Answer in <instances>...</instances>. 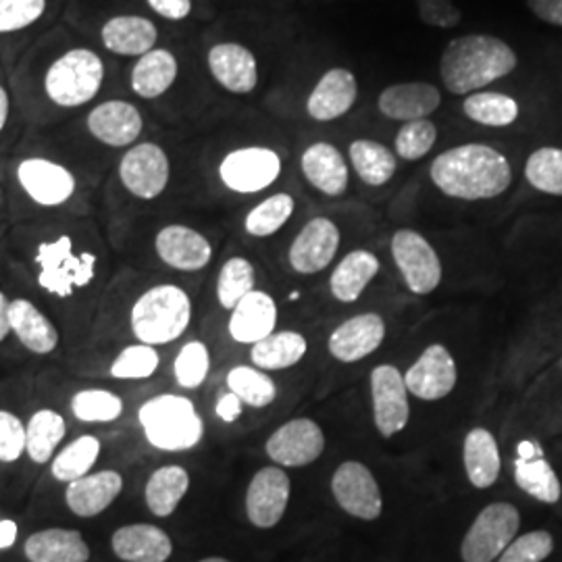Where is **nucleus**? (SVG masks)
Here are the masks:
<instances>
[{"instance_id": "15", "label": "nucleus", "mask_w": 562, "mask_h": 562, "mask_svg": "<svg viewBox=\"0 0 562 562\" xmlns=\"http://www.w3.org/2000/svg\"><path fill=\"white\" fill-rule=\"evenodd\" d=\"M290 477L280 467L261 469L246 490L248 521L259 529H271L283 519L290 503Z\"/></svg>"}, {"instance_id": "45", "label": "nucleus", "mask_w": 562, "mask_h": 562, "mask_svg": "<svg viewBox=\"0 0 562 562\" xmlns=\"http://www.w3.org/2000/svg\"><path fill=\"white\" fill-rule=\"evenodd\" d=\"M71 413L78 422L111 423L120 419L123 402L109 390H81L71 401Z\"/></svg>"}, {"instance_id": "59", "label": "nucleus", "mask_w": 562, "mask_h": 562, "mask_svg": "<svg viewBox=\"0 0 562 562\" xmlns=\"http://www.w3.org/2000/svg\"><path fill=\"white\" fill-rule=\"evenodd\" d=\"M199 562H232L227 561V559H223V557H209V559H202Z\"/></svg>"}, {"instance_id": "49", "label": "nucleus", "mask_w": 562, "mask_h": 562, "mask_svg": "<svg viewBox=\"0 0 562 562\" xmlns=\"http://www.w3.org/2000/svg\"><path fill=\"white\" fill-rule=\"evenodd\" d=\"M554 550V538L552 533L538 529L517 536L515 542L510 543L498 562H543Z\"/></svg>"}, {"instance_id": "5", "label": "nucleus", "mask_w": 562, "mask_h": 562, "mask_svg": "<svg viewBox=\"0 0 562 562\" xmlns=\"http://www.w3.org/2000/svg\"><path fill=\"white\" fill-rule=\"evenodd\" d=\"M102 80L104 65L101 57L88 48H74L48 67L44 90L57 106L78 109L99 97Z\"/></svg>"}, {"instance_id": "57", "label": "nucleus", "mask_w": 562, "mask_h": 562, "mask_svg": "<svg viewBox=\"0 0 562 562\" xmlns=\"http://www.w3.org/2000/svg\"><path fill=\"white\" fill-rule=\"evenodd\" d=\"M9 308H11V301L0 292V341L7 340V336L11 334Z\"/></svg>"}, {"instance_id": "16", "label": "nucleus", "mask_w": 562, "mask_h": 562, "mask_svg": "<svg viewBox=\"0 0 562 562\" xmlns=\"http://www.w3.org/2000/svg\"><path fill=\"white\" fill-rule=\"evenodd\" d=\"M340 248V229L327 217H315L302 227L290 246V265L296 273L313 276L329 267Z\"/></svg>"}, {"instance_id": "20", "label": "nucleus", "mask_w": 562, "mask_h": 562, "mask_svg": "<svg viewBox=\"0 0 562 562\" xmlns=\"http://www.w3.org/2000/svg\"><path fill=\"white\" fill-rule=\"evenodd\" d=\"M121 490H123L121 473L113 469H104L99 473H88L76 482L67 483L65 504L76 517L92 519V517H99L120 498Z\"/></svg>"}, {"instance_id": "17", "label": "nucleus", "mask_w": 562, "mask_h": 562, "mask_svg": "<svg viewBox=\"0 0 562 562\" xmlns=\"http://www.w3.org/2000/svg\"><path fill=\"white\" fill-rule=\"evenodd\" d=\"M18 180L23 192L41 206H60L76 194L74 173L59 162L32 157L20 162Z\"/></svg>"}, {"instance_id": "10", "label": "nucleus", "mask_w": 562, "mask_h": 562, "mask_svg": "<svg viewBox=\"0 0 562 562\" xmlns=\"http://www.w3.org/2000/svg\"><path fill=\"white\" fill-rule=\"evenodd\" d=\"M331 494L341 510L361 521H375L383 510L380 483L367 464L341 462L331 477Z\"/></svg>"}, {"instance_id": "29", "label": "nucleus", "mask_w": 562, "mask_h": 562, "mask_svg": "<svg viewBox=\"0 0 562 562\" xmlns=\"http://www.w3.org/2000/svg\"><path fill=\"white\" fill-rule=\"evenodd\" d=\"M302 173L325 196H341L348 188V165L334 144L317 142L302 155Z\"/></svg>"}, {"instance_id": "33", "label": "nucleus", "mask_w": 562, "mask_h": 562, "mask_svg": "<svg viewBox=\"0 0 562 562\" xmlns=\"http://www.w3.org/2000/svg\"><path fill=\"white\" fill-rule=\"evenodd\" d=\"M178 78V59L165 48L142 55L132 69V90L146 101L162 97Z\"/></svg>"}, {"instance_id": "58", "label": "nucleus", "mask_w": 562, "mask_h": 562, "mask_svg": "<svg viewBox=\"0 0 562 562\" xmlns=\"http://www.w3.org/2000/svg\"><path fill=\"white\" fill-rule=\"evenodd\" d=\"M7 120H9V94H7V90L0 86V132L4 130Z\"/></svg>"}, {"instance_id": "43", "label": "nucleus", "mask_w": 562, "mask_h": 562, "mask_svg": "<svg viewBox=\"0 0 562 562\" xmlns=\"http://www.w3.org/2000/svg\"><path fill=\"white\" fill-rule=\"evenodd\" d=\"M525 178L543 194L562 196V148L543 146L525 165Z\"/></svg>"}, {"instance_id": "35", "label": "nucleus", "mask_w": 562, "mask_h": 562, "mask_svg": "<svg viewBox=\"0 0 562 562\" xmlns=\"http://www.w3.org/2000/svg\"><path fill=\"white\" fill-rule=\"evenodd\" d=\"M380 271V259L369 250H355L341 259L329 278V290L340 302H357Z\"/></svg>"}, {"instance_id": "44", "label": "nucleus", "mask_w": 562, "mask_h": 562, "mask_svg": "<svg viewBox=\"0 0 562 562\" xmlns=\"http://www.w3.org/2000/svg\"><path fill=\"white\" fill-rule=\"evenodd\" d=\"M255 290V267L252 262L234 257L225 262L217 278V299L223 308L234 311L236 304Z\"/></svg>"}, {"instance_id": "40", "label": "nucleus", "mask_w": 562, "mask_h": 562, "mask_svg": "<svg viewBox=\"0 0 562 562\" xmlns=\"http://www.w3.org/2000/svg\"><path fill=\"white\" fill-rule=\"evenodd\" d=\"M464 115L480 125L506 127L519 120V104L501 92H473L462 102Z\"/></svg>"}, {"instance_id": "31", "label": "nucleus", "mask_w": 562, "mask_h": 562, "mask_svg": "<svg viewBox=\"0 0 562 562\" xmlns=\"http://www.w3.org/2000/svg\"><path fill=\"white\" fill-rule=\"evenodd\" d=\"M11 331L34 355H50L59 346V331L36 304L25 299L11 301Z\"/></svg>"}, {"instance_id": "25", "label": "nucleus", "mask_w": 562, "mask_h": 562, "mask_svg": "<svg viewBox=\"0 0 562 562\" xmlns=\"http://www.w3.org/2000/svg\"><path fill=\"white\" fill-rule=\"evenodd\" d=\"M442 102V94L436 86L425 81H406L385 88L380 94V111L387 120H427Z\"/></svg>"}, {"instance_id": "47", "label": "nucleus", "mask_w": 562, "mask_h": 562, "mask_svg": "<svg viewBox=\"0 0 562 562\" xmlns=\"http://www.w3.org/2000/svg\"><path fill=\"white\" fill-rule=\"evenodd\" d=\"M438 140V127L429 120L406 121L396 134V155L404 161H419Z\"/></svg>"}, {"instance_id": "37", "label": "nucleus", "mask_w": 562, "mask_h": 562, "mask_svg": "<svg viewBox=\"0 0 562 562\" xmlns=\"http://www.w3.org/2000/svg\"><path fill=\"white\" fill-rule=\"evenodd\" d=\"M67 434L65 417L53 408H41L27 423V446L25 454L36 464H46L53 459Z\"/></svg>"}, {"instance_id": "41", "label": "nucleus", "mask_w": 562, "mask_h": 562, "mask_svg": "<svg viewBox=\"0 0 562 562\" xmlns=\"http://www.w3.org/2000/svg\"><path fill=\"white\" fill-rule=\"evenodd\" d=\"M227 387L244 404H248L252 408H265L278 396L276 382L261 369H252V367H246V364L234 367L227 373Z\"/></svg>"}, {"instance_id": "18", "label": "nucleus", "mask_w": 562, "mask_h": 562, "mask_svg": "<svg viewBox=\"0 0 562 562\" xmlns=\"http://www.w3.org/2000/svg\"><path fill=\"white\" fill-rule=\"evenodd\" d=\"M86 125L92 138L113 148H123V146H132L140 138L144 121L136 104L125 101H106L90 111Z\"/></svg>"}, {"instance_id": "42", "label": "nucleus", "mask_w": 562, "mask_h": 562, "mask_svg": "<svg viewBox=\"0 0 562 562\" xmlns=\"http://www.w3.org/2000/svg\"><path fill=\"white\" fill-rule=\"evenodd\" d=\"M294 213V199L290 194H273L257 204L248 215L244 227L255 238H269L288 223Z\"/></svg>"}, {"instance_id": "50", "label": "nucleus", "mask_w": 562, "mask_h": 562, "mask_svg": "<svg viewBox=\"0 0 562 562\" xmlns=\"http://www.w3.org/2000/svg\"><path fill=\"white\" fill-rule=\"evenodd\" d=\"M46 0H0V34L20 32L41 20Z\"/></svg>"}, {"instance_id": "22", "label": "nucleus", "mask_w": 562, "mask_h": 562, "mask_svg": "<svg viewBox=\"0 0 562 562\" xmlns=\"http://www.w3.org/2000/svg\"><path fill=\"white\" fill-rule=\"evenodd\" d=\"M111 550L123 562H167L173 554V542L161 527L134 522L111 536Z\"/></svg>"}, {"instance_id": "32", "label": "nucleus", "mask_w": 562, "mask_h": 562, "mask_svg": "<svg viewBox=\"0 0 562 562\" xmlns=\"http://www.w3.org/2000/svg\"><path fill=\"white\" fill-rule=\"evenodd\" d=\"M462 462L469 482L477 490L492 487L501 475V450L492 431L475 427L462 443Z\"/></svg>"}, {"instance_id": "56", "label": "nucleus", "mask_w": 562, "mask_h": 562, "mask_svg": "<svg viewBox=\"0 0 562 562\" xmlns=\"http://www.w3.org/2000/svg\"><path fill=\"white\" fill-rule=\"evenodd\" d=\"M18 533H20L18 522L11 521V519H2L0 521V550L11 548L18 540Z\"/></svg>"}, {"instance_id": "26", "label": "nucleus", "mask_w": 562, "mask_h": 562, "mask_svg": "<svg viewBox=\"0 0 562 562\" xmlns=\"http://www.w3.org/2000/svg\"><path fill=\"white\" fill-rule=\"evenodd\" d=\"M359 88L352 71L336 67L329 69L322 80L317 81L306 101V111L315 121L340 120L341 115H346L352 109Z\"/></svg>"}, {"instance_id": "30", "label": "nucleus", "mask_w": 562, "mask_h": 562, "mask_svg": "<svg viewBox=\"0 0 562 562\" xmlns=\"http://www.w3.org/2000/svg\"><path fill=\"white\" fill-rule=\"evenodd\" d=\"M102 44L121 57H142L157 44V25L140 15H120L102 25Z\"/></svg>"}, {"instance_id": "11", "label": "nucleus", "mask_w": 562, "mask_h": 562, "mask_svg": "<svg viewBox=\"0 0 562 562\" xmlns=\"http://www.w3.org/2000/svg\"><path fill=\"white\" fill-rule=\"evenodd\" d=\"M280 155L265 146H248L229 153L222 165V181L238 194H255L280 178Z\"/></svg>"}, {"instance_id": "14", "label": "nucleus", "mask_w": 562, "mask_h": 562, "mask_svg": "<svg viewBox=\"0 0 562 562\" xmlns=\"http://www.w3.org/2000/svg\"><path fill=\"white\" fill-rule=\"evenodd\" d=\"M459 380L457 362L442 344H431L406 371L404 383L419 401L436 402L446 398Z\"/></svg>"}, {"instance_id": "51", "label": "nucleus", "mask_w": 562, "mask_h": 562, "mask_svg": "<svg viewBox=\"0 0 562 562\" xmlns=\"http://www.w3.org/2000/svg\"><path fill=\"white\" fill-rule=\"evenodd\" d=\"M27 446V425L15 413L0 411V462L20 461Z\"/></svg>"}, {"instance_id": "60", "label": "nucleus", "mask_w": 562, "mask_h": 562, "mask_svg": "<svg viewBox=\"0 0 562 562\" xmlns=\"http://www.w3.org/2000/svg\"><path fill=\"white\" fill-rule=\"evenodd\" d=\"M0 194H2V192H0Z\"/></svg>"}, {"instance_id": "27", "label": "nucleus", "mask_w": 562, "mask_h": 562, "mask_svg": "<svg viewBox=\"0 0 562 562\" xmlns=\"http://www.w3.org/2000/svg\"><path fill=\"white\" fill-rule=\"evenodd\" d=\"M278 325V304L261 290H252L244 296L229 319V336L240 344H257L276 331Z\"/></svg>"}, {"instance_id": "46", "label": "nucleus", "mask_w": 562, "mask_h": 562, "mask_svg": "<svg viewBox=\"0 0 562 562\" xmlns=\"http://www.w3.org/2000/svg\"><path fill=\"white\" fill-rule=\"evenodd\" d=\"M159 352L155 346L134 344L120 352V357L111 364V375L115 380H148L159 369Z\"/></svg>"}, {"instance_id": "1", "label": "nucleus", "mask_w": 562, "mask_h": 562, "mask_svg": "<svg viewBox=\"0 0 562 562\" xmlns=\"http://www.w3.org/2000/svg\"><path fill=\"white\" fill-rule=\"evenodd\" d=\"M429 176L450 199L487 201L508 190L513 169L496 148L487 144H462L431 162Z\"/></svg>"}, {"instance_id": "53", "label": "nucleus", "mask_w": 562, "mask_h": 562, "mask_svg": "<svg viewBox=\"0 0 562 562\" xmlns=\"http://www.w3.org/2000/svg\"><path fill=\"white\" fill-rule=\"evenodd\" d=\"M148 7L165 20H186L192 11V0H146Z\"/></svg>"}, {"instance_id": "24", "label": "nucleus", "mask_w": 562, "mask_h": 562, "mask_svg": "<svg viewBox=\"0 0 562 562\" xmlns=\"http://www.w3.org/2000/svg\"><path fill=\"white\" fill-rule=\"evenodd\" d=\"M157 255L165 265L178 271H201L213 257L211 241L201 232L186 225H167L155 240Z\"/></svg>"}, {"instance_id": "23", "label": "nucleus", "mask_w": 562, "mask_h": 562, "mask_svg": "<svg viewBox=\"0 0 562 562\" xmlns=\"http://www.w3.org/2000/svg\"><path fill=\"white\" fill-rule=\"evenodd\" d=\"M209 69L213 78L232 94H250L259 83L255 55L236 42H222L209 50Z\"/></svg>"}, {"instance_id": "12", "label": "nucleus", "mask_w": 562, "mask_h": 562, "mask_svg": "<svg viewBox=\"0 0 562 562\" xmlns=\"http://www.w3.org/2000/svg\"><path fill=\"white\" fill-rule=\"evenodd\" d=\"M373 419L383 438H392L402 431L411 417L408 387L401 371L392 364H380L371 373Z\"/></svg>"}, {"instance_id": "21", "label": "nucleus", "mask_w": 562, "mask_h": 562, "mask_svg": "<svg viewBox=\"0 0 562 562\" xmlns=\"http://www.w3.org/2000/svg\"><path fill=\"white\" fill-rule=\"evenodd\" d=\"M515 482L525 494L543 504H557L561 501V480L554 467L546 461L542 446L531 440L517 446L515 461Z\"/></svg>"}, {"instance_id": "48", "label": "nucleus", "mask_w": 562, "mask_h": 562, "mask_svg": "<svg viewBox=\"0 0 562 562\" xmlns=\"http://www.w3.org/2000/svg\"><path fill=\"white\" fill-rule=\"evenodd\" d=\"M211 369V355L202 341H188L173 362V373L181 387L196 390L204 383Z\"/></svg>"}, {"instance_id": "55", "label": "nucleus", "mask_w": 562, "mask_h": 562, "mask_svg": "<svg viewBox=\"0 0 562 562\" xmlns=\"http://www.w3.org/2000/svg\"><path fill=\"white\" fill-rule=\"evenodd\" d=\"M241 406H244V402L234 392H227L217 402L215 411H217V415H220V419H223V422L234 423L241 415Z\"/></svg>"}, {"instance_id": "7", "label": "nucleus", "mask_w": 562, "mask_h": 562, "mask_svg": "<svg viewBox=\"0 0 562 562\" xmlns=\"http://www.w3.org/2000/svg\"><path fill=\"white\" fill-rule=\"evenodd\" d=\"M519 527L521 515L513 504L485 506L462 540V562L498 561L504 550L519 536Z\"/></svg>"}, {"instance_id": "38", "label": "nucleus", "mask_w": 562, "mask_h": 562, "mask_svg": "<svg viewBox=\"0 0 562 562\" xmlns=\"http://www.w3.org/2000/svg\"><path fill=\"white\" fill-rule=\"evenodd\" d=\"M102 443L97 436H81L67 443L53 459L50 473L60 483H71L88 475L101 457Z\"/></svg>"}, {"instance_id": "19", "label": "nucleus", "mask_w": 562, "mask_h": 562, "mask_svg": "<svg viewBox=\"0 0 562 562\" xmlns=\"http://www.w3.org/2000/svg\"><path fill=\"white\" fill-rule=\"evenodd\" d=\"M385 338V323L378 313H362L336 327L329 336V355L340 362H357L373 355Z\"/></svg>"}, {"instance_id": "4", "label": "nucleus", "mask_w": 562, "mask_h": 562, "mask_svg": "<svg viewBox=\"0 0 562 562\" xmlns=\"http://www.w3.org/2000/svg\"><path fill=\"white\" fill-rule=\"evenodd\" d=\"M132 331L148 346H161L180 338L192 319L190 296L173 283L146 290L132 306Z\"/></svg>"}, {"instance_id": "9", "label": "nucleus", "mask_w": 562, "mask_h": 562, "mask_svg": "<svg viewBox=\"0 0 562 562\" xmlns=\"http://www.w3.org/2000/svg\"><path fill=\"white\" fill-rule=\"evenodd\" d=\"M169 157L155 142H142L132 146L120 162L123 188L142 201H153L161 196L169 183Z\"/></svg>"}, {"instance_id": "6", "label": "nucleus", "mask_w": 562, "mask_h": 562, "mask_svg": "<svg viewBox=\"0 0 562 562\" xmlns=\"http://www.w3.org/2000/svg\"><path fill=\"white\" fill-rule=\"evenodd\" d=\"M36 265L42 290L55 299L74 296L97 276V257L92 252L78 255L67 236L41 244Z\"/></svg>"}, {"instance_id": "2", "label": "nucleus", "mask_w": 562, "mask_h": 562, "mask_svg": "<svg viewBox=\"0 0 562 562\" xmlns=\"http://www.w3.org/2000/svg\"><path fill=\"white\" fill-rule=\"evenodd\" d=\"M519 65L515 50L494 36L469 34L448 42L440 59V76L448 92L469 97L503 80Z\"/></svg>"}, {"instance_id": "13", "label": "nucleus", "mask_w": 562, "mask_h": 562, "mask_svg": "<svg viewBox=\"0 0 562 562\" xmlns=\"http://www.w3.org/2000/svg\"><path fill=\"white\" fill-rule=\"evenodd\" d=\"M269 459L278 467H306L317 461L325 450L323 429L311 419H292L276 429L265 443Z\"/></svg>"}, {"instance_id": "34", "label": "nucleus", "mask_w": 562, "mask_h": 562, "mask_svg": "<svg viewBox=\"0 0 562 562\" xmlns=\"http://www.w3.org/2000/svg\"><path fill=\"white\" fill-rule=\"evenodd\" d=\"M188 490H190L188 471L180 464H165L148 477L144 487V501L155 517L165 519L178 510Z\"/></svg>"}, {"instance_id": "52", "label": "nucleus", "mask_w": 562, "mask_h": 562, "mask_svg": "<svg viewBox=\"0 0 562 562\" xmlns=\"http://www.w3.org/2000/svg\"><path fill=\"white\" fill-rule=\"evenodd\" d=\"M419 18L423 23L431 27H454L462 20L461 11L457 9L454 0H417Z\"/></svg>"}, {"instance_id": "8", "label": "nucleus", "mask_w": 562, "mask_h": 562, "mask_svg": "<svg viewBox=\"0 0 562 562\" xmlns=\"http://www.w3.org/2000/svg\"><path fill=\"white\" fill-rule=\"evenodd\" d=\"M392 257L413 294H431L442 281V262L436 248L415 229H398L392 238Z\"/></svg>"}, {"instance_id": "28", "label": "nucleus", "mask_w": 562, "mask_h": 562, "mask_svg": "<svg viewBox=\"0 0 562 562\" xmlns=\"http://www.w3.org/2000/svg\"><path fill=\"white\" fill-rule=\"evenodd\" d=\"M23 554L30 562H88L92 557L80 531L60 527L32 533L23 543Z\"/></svg>"}, {"instance_id": "39", "label": "nucleus", "mask_w": 562, "mask_h": 562, "mask_svg": "<svg viewBox=\"0 0 562 562\" xmlns=\"http://www.w3.org/2000/svg\"><path fill=\"white\" fill-rule=\"evenodd\" d=\"M350 161L355 171L369 186H383L396 173V157L390 148L375 140H355L350 144Z\"/></svg>"}, {"instance_id": "3", "label": "nucleus", "mask_w": 562, "mask_h": 562, "mask_svg": "<svg viewBox=\"0 0 562 562\" xmlns=\"http://www.w3.org/2000/svg\"><path fill=\"white\" fill-rule=\"evenodd\" d=\"M138 422L148 443L162 452L192 450L204 436V423L194 402L178 394H161L144 402Z\"/></svg>"}, {"instance_id": "54", "label": "nucleus", "mask_w": 562, "mask_h": 562, "mask_svg": "<svg viewBox=\"0 0 562 562\" xmlns=\"http://www.w3.org/2000/svg\"><path fill=\"white\" fill-rule=\"evenodd\" d=\"M527 7L538 20L562 27V0H527Z\"/></svg>"}, {"instance_id": "36", "label": "nucleus", "mask_w": 562, "mask_h": 562, "mask_svg": "<svg viewBox=\"0 0 562 562\" xmlns=\"http://www.w3.org/2000/svg\"><path fill=\"white\" fill-rule=\"evenodd\" d=\"M306 338L299 331H273L252 346V364L265 371H281L301 362L306 355Z\"/></svg>"}]
</instances>
